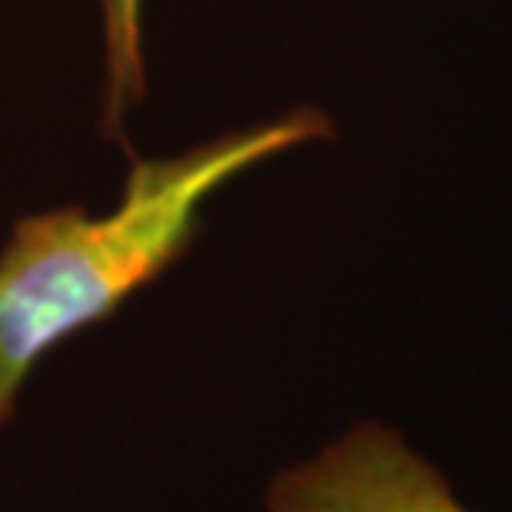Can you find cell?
I'll return each instance as SVG.
<instances>
[{"instance_id": "cell-1", "label": "cell", "mask_w": 512, "mask_h": 512, "mask_svg": "<svg viewBox=\"0 0 512 512\" xmlns=\"http://www.w3.org/2000/svg\"><path fill=\"white\" fill-rule=\"evenodd\" d=\"M330 134L328 114L302 106L177 157L137 160L109 214L55 208L15 222L0 251V430L49 350L106 322L183 259L211 194L256 163Z\"/></svg>"}, {"instance_id": "cell-2", "label": "cell", "mask_w": 512, "mask_h": 512, "mask_svg": "<svg viewBox=\"0 0 512 512\" xmlns=\"http://www.w3.org/2000/svg\"><path fill=\"white\" fill-rule=\"evenodd\" d=\"M265 512H478L436 464L382 421H359L311 458L279 470Z\"/></svg>"}, {"instance_id": "cell-3", "label": "cell", "mask_w": 512, "mask_h": 512, "mask_svg": "<svg viewBox=\"0 0 512 512\" xmlns=\"http://www.w3.org/2000/svg\"><path fill=\"white\" fill-rule=\"evenodd\" d=\"M106 20V134L123 140L128 106L146 94L143 63V0H103Z\"/></svg>"}]
</instances>
